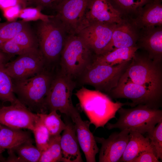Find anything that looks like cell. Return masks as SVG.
<instances>
[{"label":"cell","mask_w":162,"mask_h":162,"mask_svg":"<svg viewBox=\"0 0 162 162\" xmlns=\"http://www.w3.org/2000/svg\"><path fill=\"white\" fill-rule=\"evenodd\" d=\"M46 68L36 75L25 79L13 80L14 93L31 111L46 113L45 99L54 76Z\"/></svg>","instance_id":"7a4b0ae2"},{"label":"cell","mask_w":162,"mask_h":162,"mask_svg":"<svg viewBox=\"0 0 162 162\" xmlns=\"http://www.w3.org/2000/svg\"><path fill=\"white\" fill-rule=\"evenodd\" d=\"M4 64H0V100L14 104L20 101L15 95L12 80L5 72Z\"/></svg>","instance_id":"d4e9b609"},{"label":"cell","mask_w":162,"mask_h":162,"mask_svg":"<svg viewBox=\"0 0 162 162\" xmlns=\"http://www.w3.org/2000/svg\"><path fill=\"white\" fill-rule=\"evenodd\" d=\"M130 130L125 129L111 134L107 139L94 136L101 144L99 162H117L122 156L129 140Z\"/></svg>","instance_id":"9a60e30c"},{"label":"cell","mask_w":162,"mask_h":162,"mask_svg":"<svg viewBox=\"0 0 162 162\" xmlns=\"http://www.w3.org/2000/svg\"><path fill=\"white\" fill-rule=\"evenodd\" d=\"M80 106L95 129L104 128L112 118H116L118 110L124 105L130 106V103L113 102L106 94L100 91L88 89L82 86L75 94Z\"/></svg>","instance_id":"6da1fadb"},{"label":"cell","mask_w":162,"mask_h":162,"mask_svg":"<svg viewBox=\"0 0 162 162\" xmlns=\"http://www.w3.org/2000/svg\"><path fill=\"white\" fill-rule=\"evenodd\" d=\"M46 67L44 58L39 48L31 49L4 64L5 72L15 80L32 77Z\"/></svg>","instance_id":"9c48e42d"},{"label":"cell","mask_w":162,"mask_h":162,"mask_svg":"<svg viewBox=\"0 0 162 162\" xmlns=\"http://www.w3.org/2000/svg\"><path fill=\"white\" fill-rule=\"evenodd\" d=\"M116 24H90L80 30L76 34L85 42L94 56L101 55L108 52Z\"/></svg>","instance_id":"8fae6325"},{"label":"cell","mask_w":162,"mask_h":162,"mask_svg":"<svg viewBox=\"0 0 162 162\" xmlns=\"http://www.w3.org/2000/svg\"><path fill=\"white\" fill-rule=\"evenodd\" d=\"M150 132L147 136L149 140L156 157L162 160V121L158 124Z\"/></svg>","instance_id":"4dcf8cb0"},{"label":"cell","mask_w":162,"mask_h":162,"mask_svg":"<svg viewBox=\"0 0 162 162\" xmlns=\"http://www.w3.org/2000/svg\"><path fill=\"white\" fill-rule=\"evenodd\" d=\"M91 0H67L56 10L55 15L68 35L76 34L80 29Z\"/></svg>","instance_id":"4fadbf2b"},{"label":"cell","mask_w":162,"mask_h":162,"mask_svg":"<svg viewBox=\"0 0 162 162\" xmlns=\"http://www.w3.org/2000/svg\"><path fill=\"white\" fill-rule=\"evenodd\" d=\"M123 21L121 13L110 0H91L79 30L92 23L118 24Z\"/></svg>","instance_id":"5bb4252c"},{"label":"cell","mask_w":162,"mask_h":162,"mask_svg":"<svg viewBox=\"0 0 162 162\" xmlns=\"http://www.w3.org/2000/svg\"><path fill=\"white\" fill-rule=\"evenodd\" d=\"M39 117L20 101L0 107V124L9 128L32 131Z\"/></svg>","instance_id":"7c38bea8"},{"label":"cell","mask_w":162,"mask_h":162,"mask_svg":"<svg viewBox=\"0 0 162 162\" xmlns=\"http://www.w3.org/2000/svg\"><path fill=\"white\" fill-rule=\"evenodd\" d=\"M12 39L26 50L39 48L35 34L30 26L17 33Z\"/></svg>","instance_id":"f1b7e54d"},{"label":"cell","mask_w":162,"mask_h":162,"mask_svg":"<svg viewBox=\"0 0 162 162\" xmlns=\"http://www.w3.org/2000/svg\"><path fill=\"white\" fill-rule=\"evenodd\" d=\"M138 38L134 27L123 20L115 27L108 52L116 48L136 46Z\"/></svg>","instance_id":"ffe728a7"},{"label":"cell","mask_w":162,"mask_h":162,"mask_svg":"<svg viewBox=\"0 0 162 162\" xmlns=\"http://www.w3.org/2000/svg\"><path fill=\"white\" fill-rule=\"evenodd\" d=\"M64 121L66 127L61 136L60 141L61 162H82L75 126L70 121L67 119Z\"/></svg>","instance_id":"e0dca14e"},{"label":"cell","mask_w":162,"mask_h":162,"mask_svg":"<svg viewBox=\"0 0 162 162\" xmlns=\"http://www.w3.org/2000/svg\"><path fill=\"white\" fill-rule=\"evenodd\" d=\"M1 124H0V131L1 130ZM3 152L4 151L3 150H2L0 148V155H2V152Z\"/></svg>","instance_id":"60d3db41"},{"label":"cell","mask_w":162,"mask_h":162,"mask_svg":"<svg viewBox=\"0 0 162 162\" xmlns=\"http://www.w3.org/2000/svg\"><path fill=\"white\" fill-rule=\"evenodd\" d=\"M33 141L29 133L21 129L13 128L1 124L0 133V148L12 149L26 141Z\"/></svg>","instance_id":"603a6c76"},{"label":"cell","mask_w":162,"mask_h":162,"mask_svg":"<svg viewBox=\"0 0 162 162\" xmlns=\"http://www.w3.org/2000/svg\"><path fill=\"white\" fill-rule=\"evenodd\" d=\"M139 48L136 46L115 49L103 54L94 56L93 62L112 66L130 61Z\"/></svg>","instance_id":"7402d4cb"},{"label":"cell","mask_w":162,"mask_h":162,"mask_svg":"<svg viewBox=\"0 0 162 162\" xmlns=\"http://www.w3.org/2000/svg\"><path fill=\"white\" fill-rule=\"evenodd\" d=\"M41 10L37 7H28L22 8L19 18L26 22L32 21H47L51 15L44 14Z\"/></svg>","instance_id":"1f68e13d"},{"label":"cell","mask_w":162,"mask_h":162,"mask_svg":"<svg viewBox=\"0 0 162 162\" xmlns=\"http://www.w3.org/2000/svg\"><path fill=\"white\" fill-rule=\"evenodd\" d=\"M5 159L2 155H0V161L1 162H5Z\"/></svg>","instance_id":"ab89813d"},{"label":"cell","mask_w":162,"mask_h":162,"mask_svg":"<svg viewBox=\"0 0 162 162\" xmlns=\"http://www.w3.org/2000/svg\"><path fill=\"white\" fill-rule=\"evenodd\" d=\"M67 0H28V7H37L42 10L45 8L56 10Z\"/></svg>","instance_id":"836d02e7"},{"label":"cell","mask_w":162,"mask_h":162,"mask_svg":"<svg viewBox=\"0 0 162 162\" xmlns=\"http://www.w3.org/2000/svg\"><path fill=\"white\" fill-rule=\"evenodd\" d=\"M117 112L119 118L115 123L108 122V129H127L143 134L152 131L157 124L162 121L161 110L146 105H138L130 109L121 107Z\"/></svg>","instance_id":"5b68a950"},{"label":"cell","mask_w":162,"mask_h":162,"mask_svg":"<svg viewBox=\"0 0 162 162\" xmlns=\"http://www.w3.org/2000/svg\"><path fill=\"white\" fill-rule=\"evenodd\" d=\"M35 34L46 66L56 62L68 35L61 22L56 15H51L47 21H39Z\"/></svg>","instance_id":"3957f363"},{"label":"cell","mask_w":162,"mask_h":162,"mask_svg":"<svg viewBox=\"0 0 162 162\" xmlns=\"http://www.w3.org/2000/svg\"><path fill=\"white\" fill-rule=\"evenodd\" d=\"M32 131L34 136L36 146L42 152L48 147L50 135L40 118Z\"/></svg>","instance_id":"f546056e"},{"label":"cell","mask_w":162,"mask_h":162,"mask_svg":"<svg viewBox=\"0 0 162 162\" xmlns=\"http://www.w3.org/2000/svg\"><path fill=\"white\" fill-rule=\"evenodd\" d=\"M93 53L78 35H68L60 56V71L73 80L78 78L93 62Z\"/></svg>","instance_id":"277c9868"},{"label":"cell","mask_w":162,"mask_h":162,"mask_svg":"<svg viewBox=\"0 0 162 162\" xmlns=\"http://www.w3.org/2000/svg\"><path fill=\"white\" fill-rule=\"evenodd\" d=\"M12 57L0 50V64H5L7 63Z\"/></svg>","instance_id":"f35d334b"},{"label":"cell","mask_w":162,"mask_h":162,"mask_svg":"<svg viewBox=\"0 0 162 162\" xmlns=\"http://www.w3.org/2000/svg\"><path fill=\"white\" fill-rule=\"evenodd\" d=\"M22 8L20 5L10 7L2 10L4 16L8 21H16Z\"/></svg>","instance_id":"d590c367"},{"label":"cell","mask_w":162,"mask_h":162,"mask_svg":"<svg viewBox=\"0 0 162 162\" xmlns=\"http://www.w3.org/2000/svg\"><path fill=\"white\" fill-rule=\"evenodd\" d=\"M161 0H151L138 12V17L133 20L134 26L142 29L161 26Z\"/></svg>","instance_id":"ac0fdd59"},{"label":"cell","mask_w":162,"mask_h":162,"mask_svg":"<svg viewBox=\"0 0 162 162\" xmlns=\"http://www.w3.org/2000/svg\"><path fill=\"white\" fill-rule=\"evenodd\" d=\"M61 135L50 136L48 147L42 152L38 162H61L62 155L60 141Z\"/></svg>","instance_id":"4316f807"},{"label":"cell","mask_w":162,"mask_h":162,"mask_svg":"<svg viewBox=\"0 0 162 162\" xmlns=\"http://www.w3.org/2000/svg\"><path fill=\"white\" fill-rule=\"evenodd\" d=\"M131 61L112 66L93 62L79 77L80 82L109 93L117 85Z\"/></svg>","instance_id":"52a82bcc"},{"label":"cell","mask_w":162,"mask_h":162,"mask_svg":"<svg viewBox=\"0 0 162 162\" xmlns=\"http://www.w3.org/2000/svg\"><path fill=\"white\" fill-rule=\"evenodd\" d=\"M22 20L0 22V44L12 39L17 33L30 26Z\"/></svg>","instance_id":"83f0119b"},{"label":"cell","mask_w":162,"mask_h":162,"mask_svg":"<svg viewBox=\"0 0 162 162\" xmlns=\"http://www.w3.org/2000/svg\"><path fill=\"white\" fill-rule=\"evenodd\" d=\"M29 50L22 48L12 39L0 44V50L12 57L21 55Z\"/></svg>","instance_id":"e575fe53"},{"label":"cell","mask_w":162,"mask_h":162,"mask_svg":"<svg viewBox=\"0 0 162 162\" xmlns=\"http://www.w3.org/2000/svg\"><path fill=\"white\" fill-rule=\"evenodd\" d=\"M160 63L136 53L124 73L132 81L161 98L162 76Z\"/></svg>","instance_id":"8992f818"},{"label":"cell","mask_w":162,"mask_h":162,"mask_svg":"<svg viewBox=\"0 0 162 162\" xmlns=\"http://www.w3.org/2000/svg\"><path fill=\"white\" fill-rule=\"evenodd\" d=\"M70 117L74 124L79 145L87 162H95V157L99 151L94 136L90 131L89 121H83L76 108L70 113Z\"/></svg>","instance_id":"2e32d148"},{"label":"cell","mask_w":162,"mask_h":162,"mask_svg":"<svg viewBox=\"0 0 162 162\" xmlns=\"http://www.w3.org/2000/svg\"><path fill=\"white\" fill-rule=\"evenodd\" d=\"M129 140L119 162H131L133 160L146 151H153L148 138L135 131H130Z\"/></svg>","instance_id":"44dd1931"},{"label":"cell","mask_w":162,"mask_h":162,"mask_svg":"<svg viewBox=\"0 0 162 162\" xmlns=\"http://www.w3.org/2000/svg\"><path fill=\"white\" fill-rule=\"evenodd\" d=\"M109 93L114 98L131 100V106L132 107L141 104L158 109L161 98L144 86L132 81L124 72L117 85Z\"/></svg>","instance_id":"30bf717a"},{"label":"cell","mask_w":162,"mask_h":162,"mask_svg":"<svg viewBox=\"0 0 162 162\" xmlns=\"http://www.w3.org/2000/svg\"><path fill=\"white\" fill-rule=\"evenodd\" d=\"M16 5L21 6L23 8L28 7V0H0V9L2 10Z\"/></svg>","instance_id":"74e56055"},{"label":"cell","mask_w":162,"mask_h":162,"mask_svg":"<svg viewBox=\"0 0 162 162\" xmlns=\"http://www.w3.org/2000/svg\"><path fill=\"white\" fill-rule=\"evenodd\" d=\"M118 8L126 11L138 12L151 0H111Z\"/></svg>","instance_id":"d6a6232c"},{"label":"cell","mask_w":162,"mask_h":162,"mask_svg":"<svg viewBox=\"0 0 162 162\" xmlns=\"http://www.w3.org/2000/svg\"><path fill=\"white\" fill-rule=\"evenodd\" d=\"M33 141L24 142L11 149L19 162H38L42 152L33 145Z\"/></svg>","instance_id":"cb8c5ba5"},{"label":"cell","mask_w":162,"mask_h":162,"mask_svg":"<svg viewBox=\"0 0 162 162\" xmlns=\"http://www.w3.org/2000/svg\"><path fill=\"white\" fill-rule=\"evenodd\" d=\"M143 29L144 33L139 39L140 46L148 52L149 58L160 63L162 56L161 26Z\"/></svg>","instance_id":"d6986e66"},{"label":"cell","mask_w":162,"mask_h":162,"mask_svg":"<svg viewBox=\"0 0 162 162\" xmlns=\"http://www.w3.org/2000/svg\"><path fill=\"white\" fill-rule=\"evenodd\" d=\"M160 161L153 151H146L132 160L131 162H159Z\"/></svg>","instance_id":"8d00e7d4"},{"label":"cell","mask_w":162,"mask_h":162,"mask_svg":"<svg viewBox=\"0 0 162 162\" xmlns=\"http://www.w3.org/2000/svg\"><path fill=\"white\" fill-rule=\"evenodd\" d=\"M56 111H52L48 114L37 113L48 130L50 136L60 135L66 128V124L62 120L60 115Z\"/></svg>","instance_id":"484cf974"},{"label":"cell","mask_w":162,"mask_h":162,"mask_svg":"<svg viewBox=\"0 0 162 162\" xmlns=\"http://www.w3.org/2000/svg\"><path fill=\"white\" fill-rule=\"evenodd\" d=\"M76 86L74 80L60 70L54 75L45 104L49 112L56 110L69 117L75 107L72 100L73 92Z\"/></svg>","instance_id":"ba28073f"}]
</instances>
